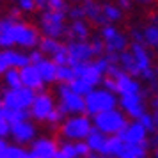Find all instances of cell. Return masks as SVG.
<instances>
[{
	"label": "cell",
	"instance_id": "36",
	"mask_svg": "<svg viewBox=\"0 0 158 158\" xmlns=\"http://www.w3.org/2000/svg\"><path fill=\"white\" fill-rule=\"evenodd\" d=\"M46 11L66 13L68 11V2L66 0H46Z\"/></svg>",
	"mask_w": 158,
	"mask_h": 158
},
{
	"label": "cell",
	"instance_id": "32",
	"mask_svg": "<svg viewBox=\"0 0 158 158\" xmlns=\"http://www.w3.org/2000/svg\"><path fill=\"white\" fill-rule=\"evenodd\" d=\"M73 78H75V75H73L71 66H57V69H55V80L57 82L68 85Z\"/></svg>",
	"mask_w": 158,
	"mask_h": 158
},
{
	"label": "cell",
	"instance_id": "19",
	"mask_svg": "<svg viewBox=\"0 0 158 158\" xmlns=\"http://www.w3.org/2000/svg\"><path fill=\"white\" fill-rule=\"evenodd\" d=\"M64 34L69 37V41H85L89 37V25L84 20L71 22V25L64 30Z\"/></svg>",
	"mask_w": 158,
	"mask_h": 158
},
{
	"label": "cell",
	"instance_id": "13",
	"mask_svg": "<svg viewBox=\"0 0 158 158\" xmlns=\"http://www.w3.org/2000/svg\"><path fill=\"white\" fill-rule=\"evenodd\" d=\"M55 153H57V144H55V140L46 139V137H41V139H36L32 142L29 156L30 158H53Z\"/></svg>",
	"mask_w": 158,
	"mask_h": 158
},
{
	"label": "cell",
	"instance_id": "27",
	"mask_svg": "<svg viewBox=\"0 0 158 158\" xmlns=\"http://www.w3.org/2000/svg\"><path fill=\"white\" fill-rule=\"evenodd\" d=\"M0 114L7 119L9 124H15L20 121H27L29 119V110H9V108H0Z\"/></svg>",
	"mask_w": 158,
	"mask_h": 158
},
{
	"label": "cell",
	"instance_id": "16",
	"mask_svg": "<svg viewBox=\"0 0 158 158\" xmlns=\"http://www.w3.org/2000/svg\"><path fill=\"white\" fill-rule=\"evenodd\" d=\"M20 71V82H22V87L25 89H30V91H43V80L37 73L36 66L27 64L25 68L18 69Z\"/></svg>",
	"mask_w": 158,
	"mask_h": 158
},
{
	"label": "cell",
	"instance_id": "28",
	"mask_svg": "<svg viewBox=\"0 0 158 158\" xmlns=\"http://www.w3.org/2000/svg\"><path fill=\"white\" fill-rule=\"evenodd\" d=\"M142 44H148L151 48H156L158 46V27L156 25H148L142 30Z\"/></svg>",
	"mask_w": 158,
	"mask_h": 158
},
{
	"label": "cell",
	"instance_id": "46",
	"mask_svg": "<svg viewBox=\"0 0 158 158\" xmlns=\"http://www.w3.org/2000/svg\"><path fill=\"white\" fill-rule=\"evenodd\" d=\"M119 9H130L131 7V0H117Z\"/></svg>",
	"mask_w": 158,
	"mask_h": 158
},
{
	"label": "cell",
	"instance_id": "12",
	"mask_svg": "<svg viewBox=\"0 0 158 158\" xmlns=\"http://www.w3.org/2000/svg\"><path fill=\"white\" fill-rule=\"evenodd\" d=\"M9 133H11V137L15 139L16 142L27 144V142H32L34 140V137H36V126L29 119L27 121H20V123L11 124Z\"/></svg>",
	"mask_w": 158,
	"mask_h": 158
},
{
	"label": "cell",
	"instance_id": "49",
	"mask_svg": "<svg viewBox=\"0 0 158 158\" xmlns=\"http://www.w3.org/2000/svg\"><path fill=\"white\" fill-rule=\"evenodd\" d=\"M53 158H66V156L62 155V153H59V149H57V153H55V156H53Z\"/></svg>",
	"mask_w": 158,
	"mask_h": 158
},
{
	"label": "cell",
	"instance_id": "34",
	"mask_svg": "<svg viewBox=\"0 0 158 158\" xmlns=\"http://www.w3.org/2000/svg\"><path fill=\"white\" fill-rule=\"evenodd\" d=\"M137 121L142 124L146 131H155V128H156V114H155V115L142 114L139 119H137Z\"/></svg>",
	"mask_w": 158,
	"mask_h": 158
},
{
	"label": "cell",
	"instance_id": "50",
	"mask_svg": "<svg viewBox=\"0 0 158 158\" xmlns=\"http://www.w3.org/2000/svg\"><path fill=\"white\" fill-rule=\"evenodd\" d=\"M2 107H4V105H2V98H0V108H2Z\"/></svg>",
	"mask_w": 158,
	"mask_h": 158
},
{
	"label": "cell",
	"instance_id": "38",
	"mask_svg": "<svg viewBox=\"0 0 158 158\" xmlns=\"http://www.w3.org/2000/svg\"><path fill=\"white\" fill-rule=\"evenodd\" d=\"M59 153H62L66 158H78L77 149H75V142H64L62 146H60Z\"/></svg>",
	"mask_w": 158,
	"mask_h": 158
},
{
	"label": "cell",
	"instance_id": "22",
	"mask_svg": "<svg viewBox=\"0 0 158 158\" xmlns=\"http://www.w3.org/2000/svg\"><path fill=\"white\" fill-rule=\"evenodd\" d=\"M36 66L37 73H39V77L43 80V84H52V82H55V69H57V66L52 62L50 59H41Z\"/></svg>",
	"mask_w": 158,
	"mask_h": 158
},
{
	"label": "cell",
	"instance_id": "2",
	"mask_svg": "<svg viewBox=\"0 0 158 158\" xmlns=\"http://www.w3.org/2000/svg\"><path fill=\"white\" fill-rule=\"evenodd\" d=\"M115 105H117L115 94L108 93L105 89H93L89 94L84 96V110L91 115L112 110V108H115Z\"/></svg>",
	"mask_w": 158,
	"mask_h": 158
},
{
	"label": "cell",
	"instance_id": "44",
	"mask_svg": "<svg viewBox=\"0 0 158 158\" xmlns=\"http://www.w3.org/2000/svg\"><path fill=\"white\" fill-rule=\"evenodd\" d=\"M131 39H133V43H139V44H142V32L140 30H137V29H131Z\"/></svg>",
	"mask_w": 158,
	"mask_h": 158
},
{
	"label": "cell",
	"instance_id": "4",
	"mask_svg": "<svg viewBox=\"0 0 158 158\" xmlns=\"http://www.w3.org/2000/svg\"><path fill=\"white\" fill-rule=\"evenodd\" d=\"M2 98V105L4 108L9 110H27L30 103L34 100V91L25 89V87H18V89H7L4 91Z\"/></svg>",
	"mask_w": 158,
	"mask_h": 158
},
{
	"label": "cell",
	"instance_id": "6",
	"mask_svg": "<svg viewBox=\"0 0 158 158\" xmlns=\"http://www.w3.org/2000/svg\"><path fill=\"white\" fill-rule=\"evenodd\" d=\"M91 121L87 115H73L64 119L62 126H60V133L66 139H73V140H84L89 131H91Z\"/></svg>",
	"mask_w": 158,
	"mask_h": 158
},
{
	"label": "cell",
	"instance_id": "41",
	"mask_svg": "<svg viewBox=\"0 0 158 158\" xmlns=\"http://www.w3.org/2000/svg\"><path fill=\"white\" fill-rule=\"evenodd\" d=\"M16 4H18V9L23 11V13H32V11H36L34 0H16Z\"/></svg>",
	"mask_w": 158,
	"mask_h": 158
},
{
	"label": "cell",
	"instance_id": "42",
	"mask_svg": "<svg viewBox=\"0 0 158 158\" xmlns=\"http://www.w3.org/2000/svg\"><path fill=\"white\" fill-rule=\"evenodd\" d=\"M9 128H11V124L7 123V119L4 115L0 114V139H4V137L9 135Z\"/></svg>",
	"mask_w": 158,
	"mask_h": 158
},
{
	"label": "cell",
	"instance_id": "26",
	"mask_svg": "<svg viewBox=\"0 0 158 158\" xmlns=\"http://www.w3.org/2000/svg\"><path fill=\"white\" fill-rule=\"evenodd\" d=\"M100 9H101V16H103L105 23H110V25L119 22L123 16L121 9L117 7V6H112V4H101Z\"/></svg>",
	"mask_w": 158,
	"mask_h": 158
},
{
	"label": "cell",
	"instance_id": "35",
	"mask_svg": "<svg viewBox=\"0 0 158 158\" xmlns=\"http://www.w3.org/2000/svg\"><path fill=\"white\" fill-rule=\"evenodd\" d=\"M4 158H30V156H29V151H25L20 146H7Z\"/></svg>",
	"mask_w": 158,
	"mask_h": 158
},
{
	"label": "cell",
	"instance_id": "17",
	"mask_svg": "<svg viewBox=\"0 0 158 158\" xmlns=\"http://www.w3.org/2000/svg\"><path fill=\"white\" fill-rule=\"evenodd\" d=\"M112 80H114V84H115V93H119L121 96L140 93V84H139L133 77L126 75V73H123V71L117 73Z\"/></svg>",
	"mask_w": 158,
	"mask_h": 158
},
{
	"label": "cell",
	"instance_id": "10",
	"mask_svg": "<svg viewBox=\"0 0 158 158\" xmlns=\"http://www.w3.org/2000/svg\"><path fill=\"white\" fill-rule=\"evenodd\" d=\"M53 108H55V105H53V98L50 94L46 93L34 94V100L30 103V115L37 121H44Z\"/></svg>",
	"mask_w": 158,
	"mask_h": 158
},
{
	"label": "cell",
	"instance_id": "3",
	"mask_svg": "<svg viewBox=\"0 0 158 158\" xmlns=\"http://www.w3.org/2000/svg\"><path fill=\"white\" fill-rule=\"evenodd\" d=\"M64 22H66V13L43 11V15L39 18V29H41L44 37L59 39L60 36H64V30H66Z\"/></svg>",
	"mask_w": 158,
	"mask_h": 158
},
{
	"label": "cell",
	"instance_id": "39",
	"mask_svg": "<svg viewBox=\"0 0 158 158\" xmlns=\"http://www.w3.org/2000/svg\"><path fill=\"white\" fill-rule=\"evenodd\" d=\"M89 44H91V50H93L94 57H101V55H103L105 46H103V41H101L100 37H93V41H91Z\"/></svg>",
	"mask_w": 158,
	"mask_h": 158
},
{
	"label": "cell",
	"instance_id": "20",
	"mask_svg": "<svg viewBox=\"0 0 158 158\" xmlns=\"http://www.w3.org/2000/svg\"><path fill=\"white\" fill-rule=\"evenodd\" d=\"M82 9H84V16L89 18L93 23L96 25H107L105 20H103V16H101V9H100V4H96L94 0H82Z\"/></svg>",
	"mask_w": 158,
	"mask_h": 158
},
{
	"label": "cell",
	"instance_id": "8",
	"mask_svg": "<svg viewBox=\"0 0 158 158\" xmlns=\"http://www.w3.org/2000/svg\"><path fill=\"white\" fill-rule=\"evenodd\" d=\"M13 39H15V44L18 46H23V48H34L39 43V32L37 29H34L32 25L25 22H15V27H13Z\"/></svg>",
	"mask_w": 158,
	"mask_h": 158
},
{
	"label": "cell",
	"instance_id": "30",
	"mask_svg": "<svg viewBox=\"0 0 158 158\" xmlns=\"http://www.w3.org/2000/svg\"><path fill=\"white\" fill-rule=\"evenodd\" d=\"M4 82L7 89H18L22 87V82H20V71L15 69V68H9L7 71L4 73Z\"/></svg>",
	"mask_w": 158,
	"mask_h": 158
},
{
	"label": "cell",
	"instance_id": "45",
	"mask_svg": "<svg viewBox=\"0 0 158 158\" xmlns=\"http://www.w3.org/2000/svg\"><path fill=\"white\" fill-rule=\"evenodd\" d=\"M9 69L7 62H6V57H4V52H0V75H4V73Z\"/></svg>",
	"mask_w": 158,
	"mask_h": 158
},
{
	"label": "cell",
	"instance_id": "25",
	"mask_svg": "<svg viewBox=\"0 0 158 158\" xmlns=\"http://www.w3.org/2000/svg\"><path fill=\"white\" fill-rule=\"evenodd\" d=\"M124 153V142H123L119 137H110L107 139V144H105V151H103V156H115L119 158Z\"/></svg>",
	"mask_w": 158,
	"mask_h": 158
},
{
	"label": "cell",
	"instance_id": "31",
	"mask_svg": "<svg viewBox=\"0 0 158 158\" xmlns=\"http://www.w3.org/2000/svg\"><path fill=\"white\" fill-rule=\"evenodd\" d=\"M37 44H39V52L43 55H52L60 46V43H59L57 39H50V37H41Z\"/></svg>",
	"mask_w": 158,
	"mask_h": 158
},
{
	"label": "cell",
	"instance_id": "43",
	"mask_svg": "<svg viewBox=\"0 0 158 158\" xmlns=\"http://www.w3.org/2000/svg\"><path fill=\"white\" fill-rule=\"evenodd\" d=\"M27 57H29V64H37V62H39V60H41V59H43V53H41V52L39 50H32L29 53V55H27Z\"/></svg>",
	"mask_w": 158,
	"mask_h": 158
},
{
	"label": "cell",
	"instance_id": "21",
	"mask_svg": "<svg viewBox=\"0 0 158 158\" xmlns=\"http://www.w3.org/2000/svg\"><path fill=\"white\" fill-rule=\"evenodd\" d=\"M13 27H15V22H11L9 18L0 20V48H4V50H11V46L15 44Z\"/></svg>",
	"mask_w": 158,
	"mask_h": 158
},
{
	"label": "cell",
	"instance_id": "15",
	"mask_svg": "<svg viewBox=\"0 0 158 158\" xmlns=\"http://www.w3.org/2000/svg\"><path fill=\"white\" fill-rule=\"evenodd\" d=\"M121 107L124 108V112L133 117V119H139L142 114H146V107H144V100L140 93L139 94H126V96H121Z\"/></svg>",
	"mask_w": 158,
	"mask_h": 158
},
{
	"label": "cell",
	"instance_id": "29",
	"mask_svg": "<svg viewBox=\"0 0 158 158\" xmlns=\"http://www.w3.org/2000/svg\"><path fill=\"white\" fill-rule=\"evenodd\" d=\"M68 87H69V91H71V93L78 94V96H82V98H84L85 94H89L91 91H93V87L89 85V84H85L84 80L77 78V77H75V78L69 82V84H68Z\"/></svg>",
	"mask_w": 158,
	"mask_h": 158
},
{
	"label": "cell",
	"instance_id": "37",
	"mask_svg": "<svg viewBox=\"0 0 158 158\" xmlns=\"http://www.w3.org/2000/svg\"><path fill=\"white\" fill-rule=\"evenodd\" d=\"M66 16H69L73 22H77V20H84V18H85V16H84V9H82L80 4H75V6H71V7H68Z\"/></svg>",
	"mask_w": 158,
	"mask_h": 158
},
{
	"label": "cell",
	"instance_id": "7",
	"mask_svg": "<svg viewBox=\"0 0 158 158\" xmlns=\"http://www.w3.org/2000/svg\"><path fill=\"white\" fill-rule=\"evenodd\" d=\"M57 93H59V98H60V105H59V110L62 114H75V115H82L84 112V98L75 94L69 91V87L66 84H60L57 87Z\"/></svg>",
	"mask_w": 158,
	"mask_h": 158
},
{
	"label": "cell",
	"instance_id": "9",
	"mask_svg": "<svg viewBox=\"0 0 158 158\" xmlns=\"http://www.w3.org/2000/svg\"><path fill=\"white\" fill-rule=\"evenodd\" d=\"M66 53H68V66L91 62V59L94 57L93 50H91V44L87 41H68Z\"/></svg>",
	"mask_w": 158,
	"mask_h": 158
},
{
	"label": "cell",
	"instance_id": "14",
	"mask_svg": "<svg viewBox=\"0 0 158 158\" xmlns=\"http://www.w3.org/2000/svg\"><path fill=\"white\" fill-rule=\"evenodd\" d=\"M117 137L124 144H140L144 140H148V131L144 130V126L140 123L135 121V123H128Z\"/></svg>",
	"mask_w": 158,
	"mask_h": 158
},
{
	"label": "cell",
	"instance_id": "18",
	"mask_svg": "<svg viewBox=\"0 0 158 158\" xmlns=\"http://www.w3.org/2000/svg\"><path fill=\"white\" fill-rule=\"evenodd\" d=\"M130 53L135 60V66H137V71L139 75L144 71H148L151 68V57H149V52L146 50L144 44H139V43H131L130 44Z\"/></svg>",
	"mask_w": 158,
	"mask_h": 158
},
{
	"label": "cell",
	"instance_id": "33",
	"mask_svg": "<svg viewBox=\"0 0 158 158\" xmlns=\"http://www.w3.org/2000/svg\"><path fill=\"white\" fill-rule=\"evenodd\" d=\"M50 60L53 62L55 66H68V53H66V44L60 43V46H59L57 50L53 52L50 55Z\"/></svg>",
	"mask_w": 158,
	"mask_h": 158
},
{
	"label": "cell",
	"instance_id": "47",
	"mask_svg": "<svg viewBox=\"0 0 158 158\" xmlns=\"http://www.w3.org/2000/svg\"><path fill=\"white\" fill-rule=\"evenodd\" d=\"M6 149H7V144H6L4 139H0V158L6 156Z\"/></svg>",
	"mask_w": 158,
	"mask_h": 158
},
{
	"label": "cell",
	"instance_id": "23",
	"mask_svg": "<svg viewBox=\"0 0 158 158\" xmlns=\"http://www.w3.org/2000/svg\"><path fill=\"white\" fill-rule=\"evenodd\" d=\"M85 144H87V148H89V151H94V153L103 155V151H105V144H107V137L103 135V133H100L98 130L91 128L89 135L85 137Z\"/></svg>",
	"mask_w": 158,
	"mask_h": 158
},
{
	"label": "cell",
	"instance_id": "48",
	"mask_svg": "<svg viewBox=\"0 0 158 158\" xmlns=\"http://www.w3.org/2000/svg\"><path fill=\"white\" fill-rule=\"evenodd\" d=\"M133 2V0H131ZM135 2H139V4H144V6H148V4H153V0H135Z\"/></svg>",
	"mask_w": 158,
	"mask_h": 158
},
{
	"label": "cell",
	"instance_id": "5",
	"mask_svg": "<svg viewBox=\"0 0 158 158\" xmlns=\"http://www.w3.org/2000/svg\"><path fill=\"white\" fill-rule=\"evenodd\" d=\"M100 39L103 41V46H105L107 53H121L128 46V37L110 23L103 25L100 29Z\"/></svg>",
	"mask_w": 158,
	"mask_h": 158
},
{
	"label": "cell",
	"instance_id": "1",
	"mask_svg": "<svg viewBox=\"0 0 158 158\" xmlns=\"http://www.w3.org/2000/svg\"><path fill=\"white\" fill-rule=\"evenodd\" d=\"M93 123H94V130H98L103 135H119L124 130V126L128 124L126 117L117 108L96 114Z\"/></svg>",
	"mask_w": 158,
	"mask_h": 158
},
{
	"label": "cell",
	"instance_id": "40",
	"mask_svg": "<svg viewBox=\"0 0 158 158\" xmlns=\"http://www.w3.org/2000/svg\"><path fill=\"white\" fill-rule=\"evenodd\" d=\"M44 121H48L50 124H59L60 121H64V114H62V112H60L57 107H55V108L50 112V114H48V117H46Z\"/></svg>",
	"mask_w": 158,
	"mask_h": 158
},
{
	"label": "cell",
	"instance_id": "24",
	"mask_svg": "<svg viewBox=\"0 0 158 158\" xmlns=\"http://www.w3.org/2000/svg\"><path fill=\"white\" fill-rule=\"evenodd\" d=\"M4 57H6V62H7L9 68H15V69H22V68H25L29 64L27 53H22V52L4 50Z\"/></svg>",
	"mask_w": 158,
	"mask_h": 158
},
{
	"label": "cell",
	"instance_id": "11",
	"mask_svg": "<svg viewBox=\"0 0 158 158\" xmlns=\"http://www.w3.org/2000/svg\"><path fill=\"white\" fill-rule=\"evenodd\" d=\"M71 69H73V75H75L77 78L84 80V82L89 84L93 89H94V85H98V84L101 82V78H103V75L96 71V68L93 66V62L75 64V66H71Z\"/></svg>",
	"mask_w": 158,
	"mask_h": 158
}]
</instances>
